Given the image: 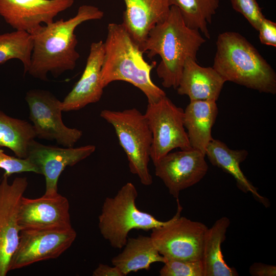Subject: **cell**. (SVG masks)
I'll return each mask as SVG.
<instances>
[{"label":"cell","mask_w":276,"mask_h":276,"mask_svg":"<svg viewBox=\"0 0 276 276\" xmlns=\"http://www.w3.org/2000/svg\"><path fill=\"white\" fill-rule=\"evenodd\" d=\"M248 155L246 150L231 149L223 142L214 139L205 150V156L212 165L231 175L241 191L245 193H250L257 200L268 207L270 204L268 199L259 193L257 189L246 178L240 168V164Z\"/></svg>","instance_id":"obj_20"},{"label":"cell","mask_w":276,"mask_h":276,"mask_svg":"<svg viewBox=\"0 0 276 276\" xmlns=\"http://www.w3.org/2000/svg\"><path fill=\"white\" fill-rule=\"evenodd\" d=\"M230 225L227 217H222L215 221L205 235L201 260L204 269V276H237L234 267H229L222 255L221 244L226 238Z\"/></svg>","instance_id":"obj_22"},{"label":"cell","mask_w":276,"mask_h":276,"mask_svg":"<svg viewBox=\"0 0 276 276\" xmlns=\"http://www.w3.org/2000/svg\"><path fill=\"white\" fill-rule=\"evenodd\" d=\"M205 155L192 148L169 152L155 166V173L173 197L178 200L180 192L199 182L205 176L208 166Z\"/></svg>","instance_id":"obj_12"},{"label":"cell","mask_w":276,"mask_h":276,"mask_svg":"<svg viewBox=\"0 0 276 276\" xmlns=\"http://www.w3.org/2000/svg\"><path fill=\"white\" fill-rule=\"evenodd\" d=\"M122 251L112 258V265L118 267L124 276L140 270H148L155 262L164 263L166 259L161 255L150 236L140 235L129 238Z\"/></svg>","instance_id":"obj_21"},{"label":"cell","mask_w":276,"mask_h":276,"mask_svg":"<svg viewBox=\"0 0 276 276\" xmlns=\"http://www.w3.org/2000/svg\"><path fill=\"white\" fill-rule=\"evenodd\" d=\"M179 10L186 25L210 38L208 26L219 7V0H170Z\"/></svg>","instance_id":"obj_24"},{"label":"cell","mask_w":276,"mask_h":276,"mask_svg":"<svg viewBox=\"0 0 276 276\" xmlns=\"http://www.w3.org/2000/svg\"><path fill=\"white\" fill-rule=\"evenodd\" d=\"M176 214L169 222L152 229L150 237L159 254L167 259L201 260L207 226L202 222L180 216L177 200Z\"/></svg>","instance_id":"obj_7"},{"label":"cell","mask_w":276,"mask_h":276,"mask_svg":"<svg viewBox=\"0 0 276 276\" xmlns=\"http://www.w3.org/2000/svg\"><path fill=\"white\" fill-rule=\"evenodd\" d=\"M159 270L160 276H204L201 260L167 259Z\"/></svg>","instance_id":"obj_26"},{"label":"cell","mask_w":276,"mask_h":276,"mask_svg":"<svg viewBox=\"0 0 276 276\" xmlns=\"http://www.w3.org/2000/svg\"><path fill=\"white\" fill-rule=\"evenodd\" d=\"M137 195L134 185L127 182L114 197H107L103 202L98 217V227L101 235L113 248H122L132 229L147 231L163 226L169 221H160L152 215L140 211L135 203Z\"/></svg>","instance_id":"obj_5"},{"label":"cell","mask_w":276,"mask_h":276,"mask_svg":"<svg viewBox=\"0 0 276 276\" xmlns=\"http://www.w3.org/2000/svg\"><path fill=\"white\" fill-rule=\"evenodd\" d=\"M33 50L31 34L25 31H14L0 34V64L16 59L22 63L24 74L29 68Z\"/></svg>","instance_id":"obj_25"},{"label":"cell","mask_w":276,"mask_h":276,"mask_svg":"<svg viewBox=\"0 0 276 276\" xmlns=\"http://www.w3.org/2000/svg\"><path fill=\"white\" fill-rule=\"evenodd\" d=\"M74 0H0V15L15 30L31 33L41 24L54 21Z\"/></svg>","instance_id":"obj_15"},{"label":"cell","mask_w":276,"mask_h":276,"mask_svg":"<svg viewBox=\"0 0 276 276\" xmlns=\"http://www.w3.org/2000/svg\"><path fill=\"white\" fill-rule=\"evenodd\" d=\"M104 47L101 70L103 88L115 81L128 82L144 94L148 103L156 102L166 96L151 78V72L155 62L149 64L145 60L139 45L122 24L108 25Z\"/></svg>","instance_id":"obj_3"},{"label":"cell","mask_w":276,"mask_h":276,"mask_svg":"<svg viewBox=\"0 0 276 276\" xmlns=\"http://www.w3.org/2000/svg\"><path fill=\"white\" fill-rule=\"evenodd\" d=\"M125 10L122 25L141 47L150 31L168 16L170 0H123Z\"/></svg>","instance_id":"obj_17"},{"label":"cell","mask_w":276,"mask_h":276,"mask_svg":"<svg viewBox=\"0 0 276 276\" xmlns=\"http://www.w3.org/2000/svg\"><path fill=\"white\" fill-rule=\"evenodd\" d=\"M0 168L4 170V175L9 177L14 173L34 172L39 174L37 167L28 158L8 155L0 147Z\"/></svg>","instance_id":"obj_27"},{"label":"cell","mask_w":276,"mask_h":276,"mask_svg":"<svg viewBox=\"0 0 276 276\" xmlns=\"http://www.w3.org/2000/svg\"><path fill=\"white\" fill-rule=\"evenodd\" d=\"M18 221L21 230L71 228L69 201L58 193L44 194L35 199L23 196L19 207Z\"/></svg>","instance_id":"obj_14"},{"label":"cell","mask_w":276,"mask_h":276,"mask_svg":"<svg viewBox=\"0 0 276 276\" xmlns=\"http://www.w3.org/2000/svg\"><path fill=\"white\" fill-rule=\"evenodd\" d=\"M144 114L152 135L150 157L154 165L174 149L192 148L183 125V110L166 96L148 103Z\"/></svg>","instance_id":"obj_8"},{"label":"cell","mask_w":276,"mask_h":276,"mask_svg":"<svg viewBox=\"0 0 276 276\" xmlns=\"http://www.w3.org/2000/svg\"><path fill=\"white\" fill-rule=\"evenodd\" d=\"M96 150V146L88 145L79 147H60L45 145L33 140L29 145L27 157L44 175L47 195L58 193L59 178L68 166H73L85 159Z\"/></svg>","instance_id":"obj_13"},{"label":"cell","mask_w":276,"mask_h":276,"mask_svg":"<svg viewBox=\"0 0 276 276\" xmlns=\"http://www.w3.org/2000/svg\"><path fill=\"white\" fill-rule=\"evenodd\" d=\"M25 100L29 108L36 137L56 141L64 147H73L82 136V131L66 126L62 121L61 101L49 90L30 89Z\"/></svg>","instance_id":"obj_9"},{"label":"cell","mask_w":276,"mask_h":276,"mask_svg":"<svg viewBox=\"0 0 276 276\" xmlns=\"http://www.w3.org/2000/svg\"><path fill=\"white\" fill-rule=\"evenodd\" d=\"M213 67L226 81L260 93H276V74L256 48L240 34L223 32L217 37Z\"/></svg>","instance_id":"obj_4"},{"label":"cell","mask_w":276,"mask_h":276,"mask_svg":"<svg viewBox=\"0 0 276 276\" xmlns=\"http://www.w3.org/2000/svg\"><path fill=\"white\" fill-rule=\"evenodd\" d=\"M218 113L216 101H190L183 110V125L191 147L205 155L208 144L213 139L212 129Z\"/></svg>","instance_id":"obj_19"},{"label":"cell","mask_w":276,"mask_h":276,"mask_svg":"<svg viewBox=\"0 0 276 276\" xmlns=\"http://www.w3.org/2000/svg\"><path fill=\"white\" fill-rule=\"evenodd\" d=\"M36 135L26 120L8 116L0 110V147L9 148L16 157L26 158L30 144Z\"/></svg>","instance_id":"obj_23"},{"label":"cell","mask_w":276,"mask_h":276,"mask_svg":"<svg viewBox=\"0 0 276 276\" xmlns=\"http://www.w3.org/2000/svg\"><path fill=\"white\" fill-rule=\"evenodd\" d=\"M93 276H124L121 270L117 266L100 264L94 270Z\"/></svg>","instance_id":"obj_31"},{"label":"cell","mask_w":276,"mask_h":276,"mask_svg":"<svg viewBox=\"0 0 276 276\" xmlns=\"http://www.w3.org/2000/svg\"><path fill=\"white\" fill-rule=\"evenodd\" d=\"M103 16L104 12L97 7L83 5L74 17L41 25L33 31L30 33L33 50L27 73L47 81L49 73L57 78L73 70L80 57L76 50V28L86 21L101 19Z\"/></svg>","instance_id":"obj_1"},{"label":"cell","mask_w":276,"mask_h":276,"mask_svg":"<svg viewBox=\"0 0 276 276\" xmlns=\"http://www.w3.org/2000/svg\"><path fill=\"white\" fill-rule=\"evenodd\" d=\"M261 43L276 47V24L265 17L260 22L258 31Z\"/></svg>","instance_id":"obj_29"},{"label":"cell","mask_w":276,"mask_h":276,"mask_svg":"<svg viewBox=\"0 0 276 276\" xmlns=\"http://www.w3.org/2000/svg\"><path fill=\"white\" fill-rule=\"evenodd\" d=\"M100 116L114 128L128 160L130 171L145 186L152 183L148 164L152 135L147 119L135 108L122 111L104 109Z\"/></svg>","instance_id":"obj_6"},{"label":"cell","mask_w":276,"mask_h":276,"mask_svg":"<svg viewBox=\"0 0 276 276\" xmlns=\"http://www.w3.org/2000/svg\"><path fill=\"white\" fill-rule=\"evenodd\" d=\"M76 237L73 227L21 230L18 246L10 261L9 271L58 258L71 247Z\"/></svg>","instance_id":"obj_10"},{"label":"cell","mask_w":276,"mask_h":276,"mask_svg":"<svg viewBox=\"0 0 276 276\" xmlns=\"http://www.w3.org/2000/svg\"><path fill=\"white\" fill-rule=\"evenodd\" d=\"M225 82L213 67L201 66L196 60L189 58L176 89L179 95L188 96L190 101H217Z\"/></svg>","instance_id":"obj_18"},{"label":"cell","mask_w":276,"mask_h":276,"mask_svg":"<svg viewBox=\"0 0 276 276\" xmlns=\"http://www.w3.org/2000/svg\"><path fill=\"white\" fill-rule=\"evenodd\" d=\"M249 272L252 276H275L276 266L255 262L250 266Z\"/></svg>","instance_id":"obj_30"},{"label":"cell","mask_w":276,"mask_h":276,"mask_svg":"<svg viewBox=\"0 0 276 276\" xmlns=\"http://www.w3.org/2000/svg\"><path fill=\"white\" fill-rule=\"evenodd\" d=\"M104 55L103 41L92 42L80 78L61 101L62 111L78 110L100 101L104 89L101 84Z\"/></svg>","instance_id":"obj_16"},{"label":"cell","mask_w":276,"mask_h":276,"mask_svg":"<svg viewBox=\"0 0 276 276\" xmlns=\"http://www.w3.org/2000/svg\"><path fill=\"white\" fill-rule=\"evenodd\" d=\"M233 8L242 14L258 31L262 20L265 17L256 0H230Z\"/></svg>","instance_id":"obj_28"},{"label":"cell","mask_w":276,"mask_h":276,"mask_svg":"<svg viewBox=\"0 0 276 276\" xmlns=\"http://www.w3.org/2000/svg\"><path fill=\"white\" fill-rule=\"evenodd\" d=\"M205 41L199 31L186 25L178 8L172 5L167 17L150 31L140 49L150 58L160 57L157 75L164 87L176 89L186 61L197 60V53Z\"/></svg>","instance_id":"obj_2"},{"label":"cell","mask_w":276,"mask_h":276,"mask_svg":"<svg viewBox=\"0 0 276 276\" xmlns=\"http://www.w3.org/2000/svg\"><path fill=\"white\" fill-rule=\"evenodd\" d=\"M4 175L0 179V276L9 271L11 258L19 240L18 221L20 202L27 188V177H16L9 183Z\"/></svg>","instance_id":"obj_11"}]
</instances>
